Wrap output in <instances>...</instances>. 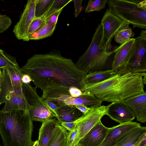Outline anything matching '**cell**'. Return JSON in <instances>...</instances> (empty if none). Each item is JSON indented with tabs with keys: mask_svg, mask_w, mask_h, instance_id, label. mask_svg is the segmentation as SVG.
Masks as SVG:
<instances>
[{
	"mask_svg": "<svg viewBox=\"0 0 146 146\" xmlns=\"http://www.w3.org/2000/svg\"><path fill=\"white\" fill-rule=\"evenodd\" d=\"M67 133L66 129L60 125L48 146H59L62 141L67 137Z\"/></svg>",
	"mask_w": 146,
	"mask_h": 146,
	"instance_id": "83f0119b",
	"label": "cell"
},
{
	"mask_svg": "<svg viewBox=\"0 0 146 146\" xmlns=\"http://www.w3.org/2000/svg\"></svg>",
	"mask_w": 146,
	"mask_h": 146,
	"instance_id": "bcb514c9",
	"label": "cell"
},
{
	"mask_svg": "<svg viewBox=\"0 0 146 146\" xmlns=\"http://www.w3.org/2000/svg\"><path fill=\"white\" fill-rule=\"evenodd\" d=\"M139 146H146V135L145 136L141 141Z\"/></svg>",
	"mask_w": 146,
	"mask_h": 146,
	"instance_id": "ab89813d",
	"label": "cell"
},
{
	"mask_svg": "<svg viewBox=\"0 0 146 146\" xmlns=\"http://www.w3.org/2000/svg\"><path fill=\"white\" fill-rule=\"evenodd\" d=\"M102 35L100 23L96 29L88 48L75 63L78 69L87 74L111 69L115 52L108 51L103 48L101 44Z\"/></svg>",
	"mask_w": 146,
	"mask_h": 146,
	"instance_id": "277c9868",
	"label": "cell"
},
{
	"mask_svg": "<svg viewBox=\"0 0 146 146\" xmlns=\"http://www.w3.org/2000/svg\"><path fill=\"white\" fill-rule=\"evenodd\" d=\"M22 82L23 84H30L32 79L30 76L28 74H23L21 79Z\"/></svg>",
	"mask_w": 146,
	"mask_h": 146,
	"instance_id": "74e56055",
	"label": "cell"
},
{
	"mask_svg": "<svg viewBox=\"0 0 146 146\" xmlns=\"http://www.w3.org/2000/svg\"><path fill=\"white\" fill-rule=\"evenodd\" d=\"M63 9H61L54 13L46 19L45 23L50 26L56 25L58 17Z\"/></svg>",
	"mask_w": 146,
	"mask_h": 146,
	"instance_id": "d6a6232c",
	"label": "cell"
},
{
	"mask_svg": "<svg viewBox=\"0 0 146 146\" xmlns=\"http://www.w3.org/2000/svg\"><path fill=\"white\" fill-rule=\"evenodd\" d=\"M132 110L137 120L141 123L146 121V92L123 101Z\"/></svg>",
	"mask_w": 146,
	"mask_h": 146,
	"instance_id": "9a60e30c",
	"label": "cell"
},
{
	"mask_svg": "<svg viewBox=\"0 0 146 146\" xmlns=\"http://www.w3.org/2000/svg\"><path fill=\"white\" fill-rule=\"evenodd\" d=\"M129 23H126L117 31L114 36L115 41L119 44H122L131 37L134 36L132 29L129 26Z\"/></svg>",
	"mask_w": 146,
	"mask_h": 146,
	"instance_id": "cb8c5ba5",
	"label": "cell"
},
{
	"mask_svg": "<svg viewBox=\"0 0 146 146\" xmlns=\"http://www.w3.org/2000/svg\"><path fill=\"white\" fill-rule=\"evenodd\" d=\"M146 135V127L136 128L129 132L113 146H139Z\"/></svg>",
	"mask_w": 146,
	"mask_h": 146,
	"instance_id": "ac0fdd59",
	"label": "cell"
},
{
	"mask_svg": "<svg viewBox=\"0 0 146 146\" xmlns=\"http://www.w3.org/2000/svg\"><path fill=\"white\" fill-rule=\"evenodd\" d=\"M9 66L20 68L15 57L0 49V68Z\"/></svg>",
	"mask_w": 146,
	"mask_h": 146,
	"instance_id": "484cf974",
	"label": "cell"
},
{
	"mask_svg": "<svg viewBox=\"0 0 146 146\" xmlns=\"http://www.w3.org/2000/svg\"><path fill=\"white\" fill-rule=\"evenodd\" d=\"M32 146H38V143L37 140L35 141L34 144Z\"/></svg>",
	"mask_w": 146,
	"mask_h": 146,
	"instance_id": "7bdbcfd3",
	"label": "cell"
},
{
	"mask_svg": "<svg viewBox=\"0 0 146 146\" xmlns=\"http://www.w3.org/2000/svg\"><path fill=\"white\" fill-rule=\"evenodd\" d=\"M82 0H74V4L75 9L74 16L77 17L82 9Z\"/></svg>",
	"mask_w": 146,
	"mask_h": 146,
	"instance_id": "e575fe53",
	"label": "cell"
},
{
	"mask_svg": "<svg viewBox=\"0 0 146 146\" xmlns=\"http://www.w3.org/2000/svg\"><path fill=\"white\" fill-rule=\"evenodd\" d=\"M28 113L32 120L36 121L43 122L56 117L55 114L41 102L30 109Z\"/></svg>",
	"mask_w": 146,
	"mask_h": 146,
	"instance_id": "44dd1931",
	"label": "cell"
},
{
	"mask_svg": "<svg viewBox=\"0 0 146 146\" xmlns=\"http://www.w3.org/2000/svg\"><path fill=\"white\" fill-rule=\"evenodd\" d=\"M69 91L71 96L72 97H77L83 94V92L80 89L74 87H70Z\"/></svg>",
	"mask_w": 146,
	"mask_h": 146,
	"instance_id": "d590c367",
	"label": "cell"
},
{
	"mask_svg": "<svg viewBox=\"0 0 146 146\" xmlns=\"http://www.w3.org/2000/svg\"><path fill=\"white\" fill-rule=\"evenodd\" d=\"M67 145V137L61 143L59 146H66Z\"/></svg>",
	"mask_w": 146,
	"mask_h": 146,
	"instance_id": "60d3db41",
	"label": "cell"
},
{
	"mask_svg": "<svg viewBox=\"0 0 146 146\" xmlns=\"http://www.w3.org/2000/svg\"><path fill=\"white\" fill-rule=\"evenodd\" d=\"M1 68H0V83L1 76Z\"/></svg>",
	"mask_w": 146,
	"mask_h": 146,
	"instance_id": "ee69618b",
	"label": "cell"
},
{
	"mask_svg": "<svg viewBox=\"0 0 146 146\" xmlns=\"http://www.w3.org/2000/svg\"><path fill=\"white\" fill-rule=\"evenodd\" d=\"M116 74L112 69L88 73L84 78L82 89L84 87L103 81Z\"/></svg>",
	"mask_w": 146,
	"mask_h": 146,
	"instance_id": "7402d4cb",
	"label": "cell"
},
{
	"mask_svg": "<svg viewBox=\"0 0 146 146\" xmlns=\"http://www.w3.org/2000/svg\"><path fill=\"white\" fill-rule=\"evenodd\" d=\"M109 11L121 20L146 29V0H109Z\"/></svg>",
	"mask_w": 146,
	"mask_h": 146,
	"instance_id": "5b68a950",
	"label": "cell"
},
{
	"mask_svg": "<svg viewBox=\"0 0 146 146\" xmlns=\"http://www.w3.org/2000/svg\"><path fill=\"white\" fill-rule=\"evenodd\" d=\"M135 39L136 50L128 63L126 72H144L146 71V30H142L139 36Z\"/></svg>",
	"mask_w": 146,
	"mask_h": 146,
	"instance_id": "30bf717a",
	"label": "cell"
},
{
	"mask_svg": "<svg viewBox=\"0 0 146 146\" xmlns=\"http://www.w3.org/2000/svg\"><path fill=\"white\" fill-rule=\"evenodd\" d=\"M56 25L50 26L45 23L39 29L28 36V41L42 39L51 36L55 31Z\"/></svg>",
	"mask_w": 146,
	"mask_h": 146,
	"instance_id": "603a6c76",
	"label": "cell"
},
{
	"mask_svg": "<svg viewBox=\"0 0 146 146\" xmlns=\"http://www.w3.org/2000/svg\"><path fill=\"white\" fill-rule=\"evenodd\" d=\"M126 23L114 15L108 9L106 10L101 22L103 27L101 44L104 49L110 51L112 47L111 42L113 37L118 30Z\"/></svg>",
	"mask_w": 146,
	"mask_h": 146,
	"instance_id": "9c48e42d",
	"label": "cell"
},
{
	"mask_svg": "<svg viewBox=\"0 0 146 146\" xmlns=\"http://www.w3.org/2000/svg\"><path fill=\"white\" fill-rule=\"evenodd\" d=\"M0 146H1L0 145Z\"/></svg>",
	"mask_w": 146,
	"mask_h": 146,
	"instance_id": "7dc6e473",
	"label": "cell"
},
{
	"mask_svg": "<svg viewBox=\"0 0 146 146\" xmlns=\"http://www.w3.org/2000/svg\"><path fill=\"white\" fill-rule=\"evenodd\" d=\"M143 80L144 85H145L146 84V74L143 76Z\"/></svg>",
	"mask_w": 146,
	"mask_h": 146,
	"instance_id": "b9f144b4",
	"label": "cell"
},
{
	"mask_svg": "<svg viewBox=\"0 0 146 146\" xmlns=\"http://www.w3.org/2000/svg\"><path fill=\"white\" fill-rule=\"evenodd\" d=\"M54 0H36L35 8V18L43 17Z\"/></svg>",
	"mask_w": 146,
	"mask_h": 146,
	"instance_id": "d4e9b609",
	"label": "cell"
},
{
	"mask_svg": "<svg viewBox=\"0 0 146 146\" xmlns=\"http://www.w3.org/2000/svg\"><path fill=\"white\" fill-rule=\"evenodd\" d=\"M4 103L5 105L1 111L8 112L15 110H21L28 112L32 108L25 98L18 96H10L7 98Z\"/></svg>",
	"mask_w": 146,
	"mask_h": 146,
	"instance_id": "d6986e66",
	"label": "cell"
},
{
	"mask_svg": "<svg viewBox=\"0 0 146 146\" xmlns=\"http://www.w3.org/2000/svg\"><path fill=\"white\" fill-rule=\"evenodd\" d=\"M60 125L56 118L42 122L39 131L38 146H48Z\"/></svg>",
	"mask_w": 146,
	"mask_h": 146,
	"instance_id": "2e32d148",
	"label": "cell"
},
{
	"mask_svg": "<svg viewBox=\"0 0 146 146\" xmlns=\"http://www.w3.org/2000/svg\"><path fill=\"white\" fill-rule=\"evenodd\" d=\"M110 104L91 108L74 122L78 131V137L74 143L76 146L80 140L107 115Z\"/></svg>",
	"mask_w": 146,
	"mask_h": 146,
	"instance_id": "52a82bcc",
	"label": "cell"
},
{
	"mask_svg": "<svg viewBox=\"0 0 146 146\" xmlns=\"http://www.w3.org/2000/svg\"><path fill=\"white\" fill-rule=\"evenodd\" d=\"M12 20L6 15L0 14V33L8 29L12 24Z\"/></svg>",
	"mask_w": 146,
	"mask_h": 146,
	"instance_id": "4dcf8cb0",
	"label": "cell"
},
{
	"mask_svg": "<svg viewBox=\"0 0 146 146\" xmlns=\"http://www.w3.org/2000/svg\"><path fill=\"white\" fill-rule=\"evenodd\" d=\"M60 125L65 128L68 131H72L74 130L76 127V124L74 121L69 122H63Z\"/></svg>",
	"mask_w": 146,
	"mask_h": 146,
	"instance_id": "8d00e7d4",
	"label": "cell"
},
{
	"mask_svg": "<svg viewBox=\"0 0 146 146\" xmlns=\"http://www.w3.org/2000/svg\"><path fill=\"white\" fill-rule=\"evenodd\" d=\"M40 101L41 102L52 111L56 114V111L58 108V106L56 104L52 101L44 100L41 97Z\"/></svg>",
	"mask_w": 146,
	"mask_h": 146,
	"instance_id": "836d02e7",
	"label": "cell"
},
{
	"mask_svg": "<svg viewBox=\"0 0 146 146\" xmlns=\"http://www.w3.org/2000/svg\"><path fill=\"white\" fill-rule=\"evenodd\" d=\"M102 102L94 96L83 95L61 102L57 105L58 106L64 105H84L90 108L99 107Z\"/></svg>",
	"mask_w": 146,
	"mask_h": 146,
	"instance_id": "ffe728a7",
	"label": "cell"
},
{
	"mask_svg": "<svg viewBox=\"0 0 146 146\" xmlns=\"http://www.w3.org/2000/svg\"></svg>",
	"mask_w": 146,
	"mask_h": 146,
	"instance_id": "c3c4849f",
	"label": "cell"
},
{
	"mask_svg": "<svg viewBox=\"0 0 146 146\" xmlns=\"http://www.w3.org/2000/svg\"><path fill=\"white\" fill-rule=\"evenodd\" d=\"M1 105V104H0V105Z\"/></svg>",
	"mask_w": 146,
	"mask_h": 146,
	"instance_id": "f6af8a7d",
	"label": "cell"
},
{
	"mask_svg": "<svg viewBox=\"0 0 146 146\" xmlns=\"http://www.w3.org/2000/svg\"><path fill=\"white\" fill-rule=\"evenodd\" d=\"M56 114V118L60 125L63 122L75 121L83 113L74 105H64L58 106Z\"/></svg>",
	"mask_w": 146,
	"mask_h": 146,
	"instance_id": "e0dca14e",
	"label": "cell"
},
{
	"mask_svg": "<svg viewBox=\"0 0 146 146\" xmlns=\"http://www.w3.org/2000/svg\"><path fill=\"white\" fill-rule=\"evenodd\" d=\"M33 121L21 110H0V135L4 146H32Z\"/></svg>",
	"mask_w": 146,
	"mask_h": 146,
	"instance_id": "3957f363",
	"label": "cell"
},
{
	"mask_svg": "<svg viewBox=\"0 0 146 146\" xmlns=\"http://www.w3.org/2000/svg\"><path fill=\"white\" fill-rule=\"evenodd\" d=\"M78 129L76 127L73 131H68L67 136L66 146H75L74 143L78 137Z\"/></svg>",
	"mask_w": 146,
	"mask_h": 146,
	"instance_id": "1f68e13d",
	"label": "cell"
},
{
	"mask_svg": "<svg viewBox=\"0 0 146 146\" xmlns=\"http://www.w3.org/2000/svg\"><path fill=\"white\" fill-rule=\"evenodd\" d=\"M21 68L23 74L30 76L35 87L42 91L41 98L45 100L66 95L71 87L80 90L87 74L56 49L34 55Z\"/></svg>",
	"mask_w": 146,
	"mask_h": 146,
	"instance_id": "6da1fadb",
	"label": "cell"
},
{
	"mask_svg": "<svg viewBox=\"0 0 146 146\" xmlns=\"http://www.w3.org/2000/svg\"><path fill=\"white\" fill-rule=\"evenodd\" d=\"M72 0H54L53 3L43 16L45 20L52 15L63 9Z\"/></svg>",
	"mask_w": 146,
	"mask_h": 146,
	"instance_id": "4316f807",
	"label": "cell"
},
{
	"mask_svg": "<svg viewBox=\"0 0 146 146\" xmlns=\"http://www.w3.org/2000/svg\"><path fill=\"white\" fill-rule=\"evenodd\" d=\"M141 126L140 123L131 121L112 127L101 146H113L133 129Z\"/></svg>",
	"mask_w": 146,
	"mask_h": 146,
	"instance_id": "5bb4252c",
	"label": "cell"
},
{
	"mask_svg": "<svg viewBox=\"0 0 146 146\" xmlns=\"http://www.w3.org/2000/svg\"><path fill=\"white\" fill-rule=\"evenodd\" d=\"M45 20L43 17L39 18H35L29 27L27 34V38L29 36L42 27L45 24Z\"/></svg>",
	"mask_w": 146,
	"mask_h": 146,
	"instance_id": "f546056e",
	"label": "cell"
},
{
	"mask_svg": "<svg viewBox=\"0 0 146 146\" xmlns=\"http://www.w3.org/2000/svg\"><path fill=\"white\" fill-rule=\"evenodd\" d=\"M110 104L107 115L114 121L123 124L132 121L135 118L133 111L123 101Z\"/></svg>",
	"mask_w": 146,
	"mask_h": 146,
	"instance_id": "4fadbf2b",
	"label": "cell"
},
{
	"mask_svg": "<svg viewBox=\"0 0 146 146\" xmlns=\"http://www.w3.org/2000/svg\"><path fill=\"white\" fill-rule=\"evenodd\" d=\"M111 128L105 127L100 121L80 140L76 146H101Z\"/></svg>",
	"mask_w": 146,
	"mask_h": 146,
	"instance_id": "7c38bea8",
	"label": "cell"
},
{
	"mask_svg": "<svg viewBox=\"0 0 146 146\" xmlns=\"http://www.w3.org/2000/svg\"><path fill=\"white\" fill-rule=\"evenodd\" d=\"M145 72L116 74L100 82L80 90L83 95H92L102 102H119L145 91L143 78Z\"/></svg>",
	"mask_w": 146,
	"mask_h": 146,
	"instance_id": "7a4b0ae2",
	"label": "cell"
},
{
	"mask_svg": "<svg viewBox=\"0 0 146 146\" xmlns=\"http://www.w3.org/2000/svg\"><path fill=\"white\" fill-rule=\"evenodd\" d=\"M0 83V104L4 103L10 96H18L25 98L27 91L28 84L22 83L23 73L21 68L11 66L2 68Z\"/></svg>",
	"mask_w": 146,
	"mask_h": 146,
	"instance_id": "8992f818",
	"label": "cell"
},
{
	"mask_svg": "<svg viewBox=\"0 0 146 146\" xmlns=\"http://www.w3.org/2000/svg\"><path fill=\"white\" fill-rule=\"evenodd\" d=\"M108 0H90L85 9L86 13L99 11L105 7Z\"/></svg>",
	"mask_w": 146,
	"mask_h": 146,
	"instance_id": "f1b7e54d",
	"label": "cell"
},
{
	"mask_svg": "<svg viewBox=\"0 0 146 146\" xmlns=\"http://www.w3.org/2000/svg\"><path fill=\"white\" fill-rule=\"evenodd\" d=\"M76 107L83 114L87 113L91 108H90L84 105H75Z\"/></svg>",
	"mask_w": 146,
	"mask_h": 146,
	"instance_id": "f35d334b",
	"label": "cell"
},
{
	"mask_svg": "<svg viewBox=\"0 0 146 146\" xmlns=\"http://www.w3.org/2000/svg\"><path fill=\"white\" fill-rule=\"evenodd\" d=\"M36 2V0L27 1L19 21L14 27L13 32L15 37L19 40L28 41L27 34L29 29L31 23L35 19Z\"/></svg>",
	"mask_w": 146,
	"mask_h": 146,
	"instance_id": "8fae6325",
	"label": "cell"
},
{
	"mask_svg": "<svg viewBox=\"0 0 146 146\" xmlns=\"http://www.w3.org/2000/svg\"><path fill=\"white\" fill-rule=\"evenodd\" d=\"M136 43L134 38H130L115 49L111 69L117 74L126 72L128 63L135 53Z\"/></svg>",
	"mask_w": 146,
	"mask_h": 146,
	"instance_id": "ba28073f",
	"label": "cell"
}]
</instances>
